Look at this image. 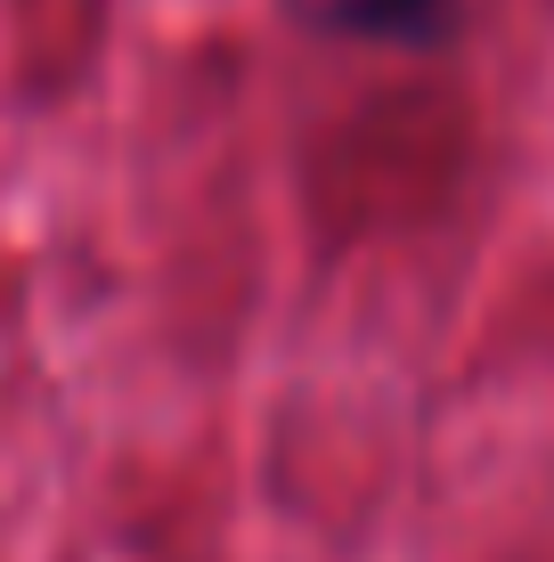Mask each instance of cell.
<instances>
[{
  "instance_id": "6da1fadb",
  "label": "cell",
  "mask_w": 554,
  "mask_h": 562,
  "mask_svg": "<svg viewBox=\"0 0 554 562\" xmlns=\"http://www.w3.org/2000/svg\"><path fill=\"white\" fill-rule=\"evenodd\" d=\"M318 25L335 33H368V42H441L449 33V0H310Z\"/></svg>"
}]
</instances>
